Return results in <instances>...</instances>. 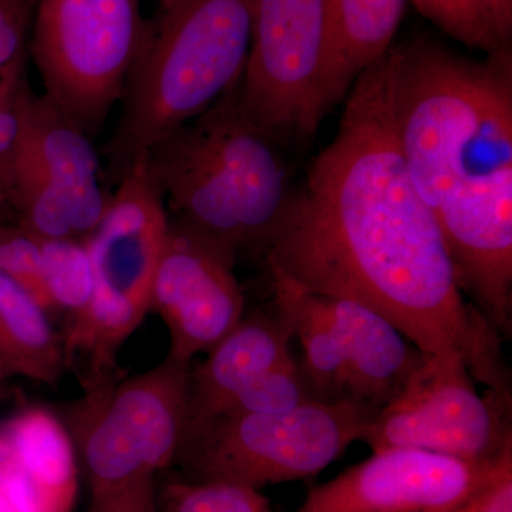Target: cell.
Instances as JSON below:
<instances>
[{
  "instance_id": "83f0119b",
  "label": "cell",
  "mask_w": 512,
  "mask_h": 512,
  "mask_svg": "<svg viewBox=\"0 0 512 512\" xmlns=\"http://www.w3.org/2000/svg\"><path fill=\"white\" fill-rule=\"evenodd\" d=\"M90 512H158L156 480L151 478L93 497Z\"/></svg>"
},
{
  "instance_id": "9a60e30c",
  "label": "cell",
  "mask_w": 512,
  "mask_h": 512,
  "mask_svg": "<svg viewBox=\"0 0 512 512\" xmlns=\"http://www.w3.org/2000/svg\"><path fill=\"white\" fill-rule=\"evenodd\" d=\"M349 370L350 400L382 409L402 390L424 353L375 311L322 295Z\"/></svg>"
},
{
  "instance_id": "603a6c76",
  "label": "cell",
  "mask_w": 512,
  "mask_h": 512,
  "mask_svg": "<svg viewBox=\"0 0 512 512\" xmlns=\"http://www.w3.org/2000/svg\"><path fill=\"white\" fill-rule=\"evenodd\" d=\"M158 504L164 512H271L268 498L254 488L181 477L165 483Z\"/></svg>"
},
{
  "instance_id": "5b68a950",
  "label": "cell",
  "mask_w": 512,
  "mask_h": 512,
  "mask_svg": "<svg viewBox=\"0 0 512 512\" xmlns=\"http://www.w3.org/2000/svg\"><path fill=\"white\" fill-rule=\"evenodd\" d=\"M170 215L140 154L119 178L116 194L86 238L96 272L89 312L63 332L67 367L80 365L83 386L114 375L120 346L150 312V292Z\"/></svg>"
},
{
  "instance_id": "ac0fdd59",
  "label": "cell",
  "mask_w": 512,
  "mask_h": 512,
  "mask_svg": "<svg viewBox=\"0 0 512 512\" xmlns=\"http://www.w3.org/2000/svg\"><path fill=\"white\" fill-rule=\"evenodd\" d=\"M274 309L291 329L303 350V379L319 402H352L349 393V370L345 350L325 299L319 293L305 291L271 276Z\"/></svg>"
},
{
  "instance_id": "9c48e42d",
  "label": "cell",
  "mask_w": 512,
  "mask_h": 512,
  "mask_svg": "<svg viewBox=\"0 0 512 512\" xmlns=\"http://www.w3.org/2000/svg\"><path fill=\"white\" fill-rule=\"evenodd\" d=\"M362 441L372 451L417 448L468 463H493L512 448V397L487 389L478 393L456 353L424 355Z\"/></svg>"
},
{
  "instance_id": "ffe728a7",
  "label": "cell",
  "mask_w": 512,
  "mask_h": 512,
  "mask_svg": "<svg viewBox=\"0 0 512 512\" xmlns=\"http://www.w3.org/2000/svg\"><path fill=\"white\" fill-rule=\"evenodd\" d=\"M43 279L53 315H62L66 329L89 312L96 292L92 255L82 239H39Z\"/></svg>"
},
{
  "instance_id": "7402d4cb",
  "label": "cell",
  "mask_w": 512,
  "mask_h": 512,
  "mask_svg": "<svg viewBox=\"0 0 512 512\" xmlns=\"http://www.w3.org/2000/svg\"><path fill=\"white\" fill-rule=\"evenodd\" d=\"M312 400L315 399L303 379L298 363L291 359L256 376L237 393L232 394L212 416L228 413L288 412Z\"/></svg>"
},
{
  "instance_id": "30bf717a",
  "label": "cell",
  "mask_w": 512,
  "mask_h": 512,
  "mask_svg": "<svg viewBox=\"0 0 512 512\" xmlns=\"http://www.w3.org/2000/svg\"><path fill=\"white\" fill-rule=\"evenodd\" d=\"M325 42V0H256L242 104L279 144L315 137L325 119L319 103Z\"/></svg>"
},
{
  "instance_id": "484cf974",
  "label": "cell",
  "mask_w": 512,
  "mask_h": 512,
  "mask_svg": "<svg viewBox=\"0 0 512 512\" xmlns=\"http://www.w3.org/2000/svg\"><path fill=\"white\" fill-rule=\"evenodd\" d=\"M30 89L28 77L0 97V175L6 180L20 144L23 130V106Z\"/></svg>"
},
{
  "instance_id": "5bb4252c",
  "label": "cell",
  "mask_w": 512,
  "mask_h": 512,
  "mask_svg": "<svg viewBox=\"0 0 512 512\" xmlns=\"http://www.w3.org/2000/svg\"><path fill=\"white\" fill-rule=\"evenodd\" d=\"M292 340L291 329L275 309L244 316L204 360L191 363L185 430L212 416L256 376L293 359Z\"/></svg>"
},
{
  "instance_id": "8992f818",
  "label": "cell",
  "mask_w": 512,
  "mask_h": 512,
  "mask_svg": "<svg viewBox=\"0 0 512 512\" xmlns=\"http://www.w3.org/2000/svg\"><path fill=\"white\" fill-rule=\"evenodd\" d=\"M379 410L312 400L288 412L217 414L185 430L174 464L184 480L259 491L305 480L362 441Z\"/></svg>"
},
{
  "instance_id": "7c38bea8",
  "label": "cell",
  "mask_w": 512,
  "mask_h": 512,
  "mask_svg": "<svg viewBox=\"0 0 512 512\" xmlns=\"http://www.w3.org/2000/svg\"><path fill=\"white\" fill-rule=\"evenodd\" d=\"M493 463L417 450L373 451L362 463L315 485L293 512H453L497 470Z\"/></svg>"
},
{
  "instance_id": "4dcf8cb0",
  "label": "cell",
  "mask_w": 512,
  "mask_h": 512,
  "mask_svg": "<svg viewBox=\"0 0 512 512\" xmlns=\"http://www.w3.org/2000/svg\"><path fill=\"white\" fill-rule=\"evenodd\" d=\"M10 215H15V210H13L12 200H10L8 183L3 175H0V221H8Z\"/></svg>"
},
{
  "instance_id": "f546056e",
  "label": "cell",
  "mask_w": 512,
  "mask_h": 512,
  "mask_svg": "<svg viewBox=\"0 0 512 512\" xmlns=\"http://www.w3.org/2000/svg\"><path fill=\"white\" fill-rule=\"evenodd\" d=\"M26 77V59L13 64L0 72V97L5 96L13 87L18 86Z\"/></svg>"
},
{
  "instance_id": "ba28073f",
  "label": "cell",
  "mask_w": 512,
  "mask_h": 512,
  "mask_svg": "<svg viewBox=\"0 0 512 512\" xmlns=\"http://www.w3.org/2000/svg\"><path fill=\"white\" fill-rule=\"evenodd\" d=\"M148 33L140 0H37L32 53L45 96L93 133L123 99Z\"/></svg>"
},
{
  "instance_id": "d6a6232c",
  "label": "cell",
  "mask_w": 512,
  "mask_h": 512,
  "mask_svg": "<svg viewBox=\"0 0 512 512\" xmlns=\"http://www.w3.org/2000/svg\"><path fill=\"white\" fill-rule=\"evenodd\" d=\"M0 512H6L5 507H3L2 501H0Z\"/></svg>"
},
{
  "instance_id": "cb8c5ba5",
  "label": "cell",
  "mask_w": 512,
  "mask_h": 512,
  "mask_svg": "<svg viewBox=\"0 0 512 512\" xmlns=\"http://www.w3.org/2000/svg\"><path fill=\"white\" fill-rule=\"evenodd\" d=\"M0 272L32 293L53 316L43 279L39 238L19 224L0 221Z\"/></svg>"
},
{
  "instance_id": "836d02e7",
  "label": "cell",
  "mask_w": 512,
  "mask_h": 512,
  "mask_svg": "<svg viewBox=\"0 0 512 512\" xmlns=\"http://www.w3.org/2000/svg\"><path fill=\"white\" fill-rule=\"evenodd\" d=\"M2 383H0V399H2Z\"/></svg>"
},
{
  "instance_id": "3957f363",
  "label": "cell",
  "mask_w": 512,
  "mask_h": 512,
  "mask_svg": "<svg viewBox=\"0 0 512 512\" xmlns=\"http://www.w3.org/2000/svg\"><path fill=\"white\" fill-rule=\"evenodd\" d=\"M241 80L148 148L147 168L173 217L235 255H265L296 190L281 144L248 116Z\"/></svg>"
},
{
  "instance_id": "e0dca14e",
  "label": "cell",
  "mask_w": 512,
  "mask_h": 512,
  "mask_svg": "<svg viewBox=\"0 0 512 512\" xmlns=\"http://www.w3.org/2000/svg\"><path fill=\"white\" fill-rule=\"evenodd\" d=\"M0 436L32 485L42 512H73L79 460L66 424L45 407H26L0 429Z\"/></svg>"
},
{
  "instance_id": "6da1fadb",
  "label": "cell",
  "mask_w": 512,
  "mask_h": 512,
  "mask_svg": "<svg viewBox=\"0 0 512 512\" xmlns=\"http://www.w3.org/2000/svg\"><path fill=\"white\" fill-rule=\"evenodd\" d=\"M387 53L346 96L335 137L265 252L266 268L379 313L424 355L456 353L476 382L512 397L504 340L461 292L436 217L404 164Z\"/></svg>"
},
{
  "instance_id": "52a82bcc",
  "label": "cell",
  "mask_w": 512,
  "mask_h": 512,
  "mask_svg": "<svg viewBox=\"0 0 512 512\" xmlns=\"http://www.w3.org/2000/svg\"><path fill=\"white\" fill-rule=\"evenodd\" d=\"M191 365L165 357L130 377L84 387L66 426L93 497L156 480L175 463L187 420Z\"/></svg>"
},
{
  "instance_id": "7a4b0ae2",
  "label": "cell",
  "mask_w": 512,
  "mask_h": 512,
  "mask_svg": "<svg viewBox=\"0 0 512 512\" xmlns=\"http://www.w3.org/2000/svg\"><path fill=\"white\" fill-rule=\"evenodd\" d=\"M387 57L394 131L433 214L510 190L511 50L471 59L423 37Z\"/></svg>"
},
{
  "instance_id": "1f68e13d",
  "label": "cell",
  "mask_w": 512,
  "mask_h": 512,
  "mask_svg": "<svg viewBox=\"0 0 512 512\" xmlns=\"http://www.w3.org/2000/svg\"><path fill=\"white\" fill-rule=\"evenodd\" d=\"M173 2L174 0H161V3H163V9L168 8V6H170Z\"/></svg>"
},
{
  "instance_id": "f1b7e54d",
  "label": "cell",
  "mask_w": 512,
  "mask_h": 512,
  "mask_svg": "<svg viewBox=\"0 0 512 512\" xmlns=\"http://www.w3.org/2000/svg\"><path fill=\"white\" fill-rule=\"evenodd\" d=\"M495 18L501 35L508 43H512V0H493Z\"/></svg>"
},
{
  "instance_id": "d6986e66",
  "label": "cell",
  "mask_w": 512,
  "mask_h": 512,
  "mask_svg": "<svg viewBox=\"0 0 512 512\" xmlns=\"http://www.w3.org/2000/svg\"><path fill=\"white\" fill-rule=\"evenodd\" d=\"M66 369L63 336L52 315L0 272V372L56 386Z\"/></svg>"
},
{
  "instance_id": "2e32d148",
  "label": "cell",
  "mask_w": 512,
  "mask_h": 512,
  "mask_svg": "<svg viewBox=\"0 0 512 512\" xmlns=\"http://www.w3.org/2000/svg\"><path fill=\"white\" fill-rule=\"evenodd\" d=\"M325 6L319 103L326 117L346 99L356 80L392 49L406 0H325Z\"/></svg>"
},
{
  "instance_id": "4316f807",
  "label": "cell",
  "mask_w": 512,
  "mask_h": 512,
  "mask_svg": "<svg viewBox=\"0 0 512 512\" xmlns=\"http://www.w3.org/2000/svg\"><path fill=\"white\" fill-rule=\"evenodd\" d=\"M453 512H512V453L497 470Z\"/></svg>"
},
{
  "instance_id": "277c9868",
  "label": "cell",
  "mask_w": 512,
  "mask_h": 512,
  "mask_svg": "<svg viewBox=\"0 0 512 512\" xmlns=\"http://www.w3.org/2000/svg\"><path fill=\"white\" fill-rule=\"evenodd\" d=\"M256 0H174L148 33L107 144L117 177L140 154L210 109L244 76Z\"/></svg>"
},
{
  "instance_id": "d4e9b609",
  "label": "cell",
  "mask_w": 512,
  "mask_h": 512,
  "mask_svg": "<svg viewBox=\"0 0 512 512\" xmlns=\"http://www.w3.org/2000/svg\"><path fill=\"white\" fill-rule=\"evenodd\" d=\"M37 0H0V72L26 59V40Z\"/></svg>"
},
{
  "instance_id": "44dd1931",
  "label": "cell",
  "mask_w": 512,
  "mask_h": 512,
  "mask_svg": "<svg viewBox=\"0 0 512 512\" xmlns=\"http://www.w3.org/2000/svg\"><path fill=\"white\" fill-rule=\"evenodd\" d=\"M414 8L441 32L485 55L507 52L493 0H412Z\"/></svg>"
},
{
  "instance_id": "4fadbf2b",
  "label": "cell",
  "mask_w": 512,
  "mask_h": 512,
  "mask_svg": "<svg viewBox=\"0 0 512 512\" xmlns=\"http://www.w3.org/2000/svg\"><path fill=\"white\" fill-rule=\"evenodd\" d=\"M19 148L69 201L79 237L86 241L110 201L100 185L99 157L89 136L49 97L29 89Z\"/></svg>"
},
{
  "instance_id": "8fae6325",
  "label": "cell",
  "mask_w": 512,
  "mask_h": 512,
  "mask_svg": "<svg viewBox=\"0 0 512 512\" xmlns=\"http://www.w3.org/2000/svg\"><path fill=\"white\" fill-rule=\"evenodd\" d=\"M235 261L234 252L170 217L150 292V311L164 320L170 335L168 357L191 365L244 318Z\"/></svg>"
}]
</instances>
